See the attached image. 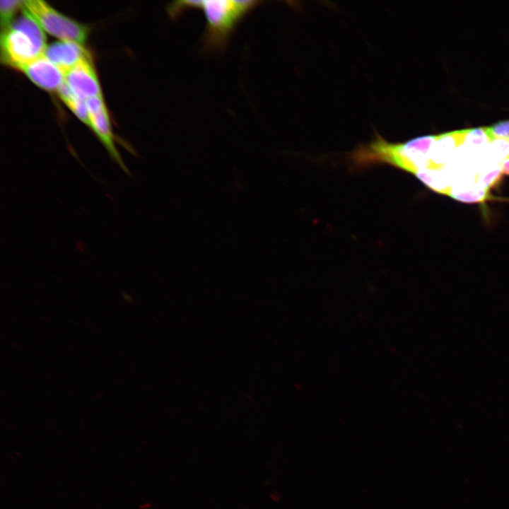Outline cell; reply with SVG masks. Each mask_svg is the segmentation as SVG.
I'll return each mask as SVG.
<instances>
[{
    "label": "cell",
    "instance_id": "cell-1",
    "mask_svg": "<svg viewBox=\"0 0 509 509\" xmlns=\"http://www.w3.org/2000/svg\"><path fill=\"white\" fill-rule=\"evenodd\" d=\"M260 3L251 0L177 1L170 3L167 10L172 18L189 8L202 10L206 19L204 46L213 51L226 46L237 24Z\"/></svg>",
    "mask_w": 509,
    "mask_h": 509
},
{
    "label": "cell",
    "instance_id": "cell-2",
    "mask_svg": "<svg viewBox=\"0 0 509 509\" xmlns=\"http://www.w3.org/2000/svg\"><path fill=\"white\" fill-rule=\"evenodd\" d=\"M23 15L1 29V61L20 70L44 55L47 45L42 28L23 6Z\"/></svg>",
    "mask_w": 509,
    "mask_h": 509
},
{
    "label": "cell",
    "instance_id": "cell-3",
    "mask_svg": "<svg viewBox=\"0 0 509 509\" xmlns=\"http://www.w3.org/2000/svg\"><path fill=\"white\" fill-rule=\"evenodd\" d=\"M23 8L49 34L61 40L83 45L88 28L83 24L64 16L43 1H23Z\"/></svg>",
    "mask_w": 509,
    "mask_h": 509
},
{
    "label": "cell",
    "instance_id": "cell-4",
    "mask_svg": "<svg viewBox=\"0 0 509 509\" xmlns=\"http://www.w3.org/2000/svg\"><path fill=\"white\" fill-rule=\"evenodd\" d=\"M85 102L88 112L90 127L95 133L112 160L126 174L130 175V172L116 148L107 110L103 97L90 98Z\"/></svg>",
    "mask_w": 509,
    "mask_h": 509
},
{
    "label": "cell",
    "instance_id": "cell-5",
    "mask_svg": "<svg viewBox=\"0 0 509 509\" xmlns=\"http://www.w3.org/2000/svg\"><path fill=\"white\" fill-rule=\"evenodd\" d=\"M64 83L75 95L84 101L102 96L91 57L83 59L66 72Z\"/></svg>",
    "mask_w": 509,
    "mask_h": 509
},
{
    "label": "cell",
    "instance_id": "cell-6",
    "mask_svg": "<svg viewBox=\"0 0 509 509\" xmlns=\"http://www.w3.org/2000/svg\"><path fill=\"white\" fill-rule=\"evenodd\" d=\"M19 71L40 88L57 91L64 83V73L42 55L23 66Z\"/></svg>",
    "mask_w": 509,
    "mask_h": 509
},
{
    "label": "cell",
    "instance_id": "cell-7",
    "mask_svg": "<svg viewBox=\"0 0 509 509\" xmlns=\"http://www.w3.org/2000/svg\"><path fill=\"white\" fill-rule=\"evenodd\" d=\"M44 55L65 74L79 62L91 57L83 45L61 40L47 46Z\"/></svg>",
    "mask_w": 509,
    "mask_h": 509
},
{
    "label": "cell",
    "instance_id": "cell-8",
    "mask_svg": "<svg viewBox=\"0 0 509 509\" xmlns=\"http://www.w3.org/2000/svg\"><path fill=\"white\" fill-rule=\"evenodd\" d=\"M59 97L73 112V113L85 124L90 127L88 112L86 102L76 95L64 83L57 90Z\"/></svg>",
    "mask_w": 509,
    "mask_h": 509
},
{
    "label": "cell",
    "instance_id": "cell-9",
    "mask_svg": "<svg viewBox=\"0 0 509 509\" xmlns=\"http://www.w3.org/2000/svg\"><path fill=\"white\" fill-rule=\"evenodd\" d=\"M487 188L481 185H469L452 188L450 196L457 200L466 202H479L487 198Z\"/></svg>",
    "mask_w": 509,
    "mask_h": 509
},
{
    "label": "cell",
    "instance_id": "cell-10",
    "mask_svg": "<svg viewBox=\"0 0 509 509\" xmlns=\"http://www.w3.org/2000/svg\"><path fill=\"white\" fill-rule=\"evenodd\" d=\"M490 141L503 139L509 142V119L499 121L489 127L481 128Z\"/></svg>",
    "mask_w": 509,
    "mask_h": 509
},
{
    "label": "cell",
    "instance_id": "cell-11",
    "mask_svg": "<svg viewBox=\"0 0 509 509\" xmlns=\"http://www.w3.org/2000/svg\"><path fill=\"white\" fill-rule=\"evenodd\" d=\"M23 1L1 0L0 1V16L1 29L8 26L11 22L15 13L19 8H22Z\"/></svg>",
    "mask_w": 509,
    "mask_h": 509
},
{
    "label": "cell",
    "instance_id": "cell-12",
    "mask_svg": "<svg viewBox=\"0 0 509 509\" xmlns=\"http://www.w3.org/2000/svg\"><path fill=\"white\" fill-rule=\"evenodd\" d=\"M499 165L501 166L502 173L509 175V156L503 159Z\"/></svg>",
    "mask_w": 509,
    "mask_h": 509
}]
</instances>
